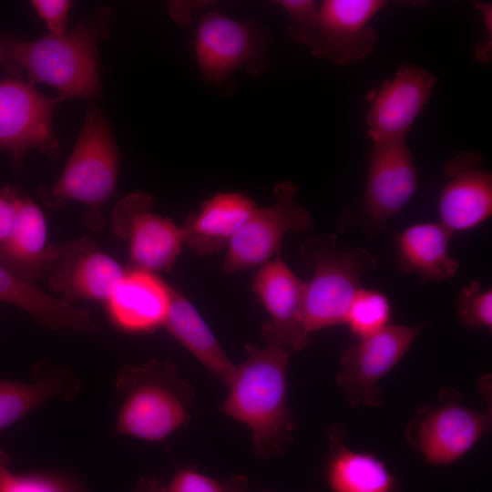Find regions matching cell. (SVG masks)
<instances>
[{
    "mask_svg": "<svg viewBox=\"0 0 492 492\" xmlns=\"http://www.w3.org/2000/svg\"><path fill=\"white\" fill-rule=\"evenodd\" d=\"M273 4L285 11L289 17L286 30L288 37L301 45L312 47L318 27V7L313 0H279Z\"/></svg>",
    "mask_w": 492,
    "mask_h": 492,
    "instance_id": "83f0119b",
    "label": "cell"
},
{
    "mask_svg": "<svg viewBox=\"0 0 492 492\" xmlns=\"http://www.w3.org/2000/svg\"><path fill=\"white\" fill-rule=\"evenodd\" d=\"M265 343L261 348L246 344L248 356L235 366L220 406L223 414L251 430L253 452L261 460L282 456L296 428L287 397L291 352Z\"/></svg>",
    "mask_w": 492,
    "mask_h": 492,
    "instance_id": "6da1fadb",
    "label": "cell"
},
{
    "mask_svg": "<svg viewBox=\"0 0 492 492\" xmlns=\"http://www.w3.org/2000/svg\"><path fill=\"white\" fill-rule=\"evenodd\" d=\"M37 15L45 22L49 35L59 36L67 32L69 10L73 3L68 0H33L30 2Z\"/></svg>",
    "mask_w": 492,
    "mask_h": 492,
    "instance_id": "f546056e",
    "label": "cell"
},
{
    "mask_svg": "<svg viewBox=\"0 0 492 492\" xmlns=\"http://www.w3.org/2000/svg\"><path fill=\"white\" fill-rule=\"evenodd\" d=\"M20 288L19 278L0 265V302H9L14 300Z\"/></svg>",
    "mask_w": 492,
    "mask_h": 492,
    "instance_id": "d6a6232c",
    "label": "cell"
},
{
    "mask_svg": "<svg viewBox=\"0 0 492 492\" xmlns=\"http://www.w3.org/2000/svg\"><path fill=\"white\" fill-rule=\"evenodd\" d=\"M271 42L268 28L256 21H238L217 10L205 11L194 37L201 77L220 85L238 69L252 76L262 74L270 67Z\"/></svg>",
    "mask_w": 492,
    "mask_h": 492,
    "instance_id": "8992f818",
    "label": "cell"
},
{
    "mask_svg": "<svg viewBox=\"0 0 492 492\" xmlns=\"http://www.w3.org/2000/svg\"><path fill=\"white\" fill-rule=\"evenodd\" d=\"M306 285L280 255L260 266L253 290L271 318L261 330L265 342L291 353L308 345L311 334L305 324Z\"/></svg>",
    "mask_w": 492,
    "mask_h": 492,
    "instance_id": "7c38bea8",
    "label": "cell"
},
{
    "mask_svg": "<svg viewBox=\"0 0 492 492\" xmlns=\"http://www.w3.org/2000/svg\"><path fill=\"white\" fill-rule=\"evenodd\" d=\"M215 377L228 385L235 370L220 343L192 303L172 289L164 325Z\"/></svg>",
    "mask_w": 492,
    "mask_h": 492,
    "instance_id": "cb8c5ba5",
    "label": "cell"
},
{
    "mask_svg": "<svg viewBox=\"0 0 492 492\" xmlns=\"http://www.w3.org/2000/svg\"><path fill=\"white\" fill-rule=\"evenodd\" d=\"M134 492H167V490L158 478L145 476L138 481Z\"/></svg>",
    "mask_w": 492,
    "mask_h": 492,
    "instance_id": "836d02e7",
    "label": "cell"
},
{
    "mask_svg": "<svg viewBox=\"0 0 492 492\" xmlns=\"http://www.w3.org/2000/svg\"><path fill=\"white\" fill-rule=\"evenodd\" d=\"M126 270L89 237L59 244L46 277L49 287L71 302L86 299L106 302Z\"/></svg>",
    "mask_w": 492,
    "mask_h": 492,
    "instance_id": "2e32d148",
    "label": "cell"
},
{
    "mask_svg": "<svg viewBox=\"0 0 492 492\" xmlns=\"http://www.w3.org/2000/svg\"><path fill=\"white\" fill-rule=\"evenodd\" d=\"M436 77L426 69L403 64L394 77L372 90L367 100V135L372 142L406 140L430 98Z\"/></svg>",
    "mask_w": 492,
    "mask_h": 492,
    "instance_id": "4fadbf2b",
    "label": "cell"
},
{
    "mask_svg": "<svg viewBox=\"0 0 492 492\" xmlns=\"http://www.w3.org/2000/svg\"><path fill=\"white\" fill-rule=\"evenodd\" d=\"M246 479L236 476L227 480H216L193 468L179 469L173 476L167 492H244Z\"/></svg>",
    "mask_w": 492,
    "mask_h": 492,
    "instance_id": "f1b7e54d",
    "label": "cell"
},
{
    "mask_svg": "<svg viewBox=\"0 0 492 492\" xmlns=\"http://www.w3.org/2000/svg\"><path fill=\"white\" fill-rule=\"evenodd\" d=\"M114 384L121 397L115 435L159 442L189 424L195 389L171 363L126 364Z\"/></svg>",
    "mask_w": 492,
    "mask_h": 492,
    "instance_id": "3957f363",
    "label": "cell"
},
{
    "mask_svg": "<svg viewBox=\"0 0 492 492\" xmlns=\"http://www.w3.org/2000/svg\"><path fill=\"white\" fill-rule=\"evenodd\" d=\"M256 207L254 200L243 193H216L205 200L200 210L190 214L180 226L184 244L198 256L227 248Z\"/></svg>",
    "mask_w": 492,
    "mask_h": 492,
    "instance_id": "44dd1931",
    "label": "cell"
},
{
    "mask_svg": "<svg viewBox=\"0 0 492 492\" xmlns=\"http://www.w3.org/2000/svg\"><path fill=\"white\" fill-rule=\"evenodd\" d=\"M387 5L384 0H324L318 7V27L310 48L313 56L346 66L363 60L374 48L373 17Z\"/></svg>",
    "mask_w": 492,
    "mask_h": 492,
    "instance_id": "5bb4252c",
    "label": "cell"
},
{
    "mask_svg": "<svg viewBox=\"0 0 492 492\" xmlns=\"http://www.w3.org/2000/svg\"><path fill=\"white\" fill-rule=\"evenodd\" d=\"M153 199L144 191L121 199L112 214L114 232L127 241L133 268L153 273L172 268L184 244L181 227L152 211Z\"/></svg>",
    "mask_w": 492,
    "mask_h": 492,
    "instance_id": "8fae6325",
    "label": "cell"
},
{
    "mask_svg": "<svg viewBox=\"0 0 492 492\" xmlns=\"http://www.w3.org/2000/svg\"><path fill=\"white\" fill-rule=\"evenodd\" d=\"M32 374L26 383L0 379V432L52 400L74 399L82 389L74 373L47 359L36 362Z\"/></svg>",
    "mask_w": 492,
    "mask_h": 492,
    "instance_id": "ffe728a7",
    "label": "cell"
},
{
    "mask_svg": "<svg viewBox=\"0 0 492 492\" xmlns=\"http://www.w3.org/2000/svg\"><path fill=\"white\" fill-rule=\"evenodd\" d=\"M16 188L4 186L0 189V243L10 235L17 218Z\"/></svg>",
    "mask_w": 492,
    "mask_h": 492,
    "instance_id": "4dcf8cb0",
    "label": "cell"
},
{
    "mask_svg": "<svg viewBox=\"0 0 492 492\" xmlns=\"http://www.w3.org/2000/svg\"><path fill=\"white\" fill-rule=\"evenodd\" d=\"M460 395L442 388L438 404L418 407L405 438L433 466H448L464 456L491 426V413L461 404Z\"/></svg>",
    "mask_w": 492,
    "mask_h": 492,
    "instance_id": "52a82bcc",
    "label": "cell"
},
{
    "mask_svg": "<svg viewBox=\"0 0 492 492\" xmlns=\"http://www.w3.org/2000/svg\"><path fill=\"white\" fill-rule=\"evenodd\" d=\"M10 36H0V63L5 67L9 57Z\"/></svg>",
    "mask_w": 492,
    "mask_h": 492,
    "instance_id": "e575fe53",
    "label": "cell"
},
{
    "mask_svg": "<svg viewBox=\"0 0 492 492\" xmlns=\"http://www.w3.org/2000/svg\"><path fill=\"white\" fill-rule=\"evenodd\" d=\"M477 152L461 151L445 166L447 181L438 197V222L452 234L482 224L492 215V176Z\"/></svg>",
    "mask_w": 492,
    "mask_h": 492,
    "instance_id": "e0dca14e",
    "label": "cell"
},
{
    "mask_svg": "<svg viewBox=\"0 0 492 492\" xmlns=\"http://www.w3.org/2000/svg\"><path fill=\"white\" fill-rule=\"evenodd\" d=\"M119 170V154L105 115L90 103L73 151L56 181L40 187L39 197L51 209L67 201L87 207L84 222L93 231L105 225L104 205L114 195Z\"/></svg>",
    "mask_w": 492,
    "mask_h": 492,
    "instance_id": "277c9868",
    "label": "cell"
},
{
    "mask_svg": "<svg viewBox=\"0 0 492 492\" xmlns=\"http://www.w3.org/2000/svg\"><path fill=\"white\" fill-rule=\"evenodd\" d=\"M427 324H389L344 349L336 384L354 407L383 404L379 381L400 362Z\"/></svg>",
    "mask_w": 492,
    "mask_h": 492,
    "instance_id": "9c48e42d",
    "label": "cell"
},
{
    "mask_svg": "<svg viewBox=\"0 0 492 492\" xmlns=\"http://www.w3.org/2000/svg\"><path fill=\"white\" fill-rule=\"evenodd\" d=\"M363 207L377 225L397 214L418 188L415 159L406 140L372 142Z\"/></svg>",
    "mask_w": 492,
    "mask_h": 492,
    "instance_id": "9a60e30c",
    "label": "cell"
},
{
    "mask_svg": "<svg viewBox=\"0 0 492 492\" xmlns=\"http://www.w3.org/2000/svg\"><path fill=\"white\" fill-rule=\"evenodd\" d=\"M10 460L0 450V492H77L68 481L43 474H17L10 470Z\"/></svg>",
    "mask_w": 492,
    "mask_h": 492,
    "instance_id": "484cf974",
    "label": "cell"
},
{
    "mask_svg": "<svg viewBox=\"0 0 492 492\" xmlns=\"http://www.w3.org/2000/svg\"><path fill=\"white\" fill-rule=\"evenodd\" d=\"M313 277L306 282L305 324L312 333L344 324L349 306L364 275L374 270V254L360 246H344L336 235L310 237L299 248Z\"/></svg>",
    "mask_w": 492,
    "mask_h": 492,
    "instance_id": "5b68a950",
    "label": "cell"
},
{
    "mask_svg": "<svg viewBox=\"0 0 492 492\" xmlns=\"http://www.w3.org/2000/svg\"><path fill=\"white\" fill-rule=\"evenodd\" d=\"M343 436L342 428L331 430L325 476L333 492H400L397 478L381 459L349 448Z\"/></svg>",
    "mask_w": 492,
    "mask_h": 492,
    "instance_id": "603a6c76",
    "label": "cell"
},
{
    "mask_svg": "<svg viewBox=\"0 0 492 492\" xmlns=\"http://www.w3.org/2000/svg\"><path fill=\"white\" fill-rule=\"evenodd\" d=\"M172 289L156 273L136 268L126 270L105 302L108 314L121 331L153 332L164 325Z\"/></svg>",
    "mask_w": 492,
    "mask_h": 492,
    "instance_id": "ac0fdd59",
    "label": "cell"
},
{
    "mask_svg": "<svg viewBox=\"0 0 492 492\" xmlns=\"http://www.w3.org/2000/svg\"><path fill=\"white\" fill-rule=\"evenodd\" d=\"M475 5L482 16L485 33L475 46L474 56L480 63H487L492 57V5L476 2Z\"/></svg>",
    "mask_w": 492,
    "mask_h": 492,
    "instance_id": "1f68e13d",
    "label": "cell"
},
{
    "mask_svg": "<svg viewBox=\"0 0 492 492\" xmlns=\"http://www.w3.org/2000/svg\"><path fill=\"white\" fill-rule=\"evenodd\" d=\"M451 236L438 221L407 227L395 239L397 268L431 282L453 277L459 269V262L448 250Z\"/></svg>",
    "mask_w": 492,
    "mask_h": 492,
    "instance_id": "7402d4cb",
    "label": "cell"
},
{
    "mask_svg": "<svg viewBox=\"0 0 492 492\" xmlns=\"http://www.w3.org/2000/svg\"><path fill=\"white\" fill-rule=\"evenodd\" d=\"M17 218L9 237L0 243V265L33 282L48 276L59 244L48 241L46 217L38 205L16 189Z\"/></svg>",
    "mask_w": 492,
    "mask_h": 492,
    "instance_id": "d6986e66",
    "label": "cell"
},
{
    "mask_svg": "<svg viewBox=\"0 0 492 492\" xmlns=\"http://www.w3.org/2000/svg\"><path fill=\"white\" fill-rule=\"evenodd\" d=\"M111 13L106 7L70 32L20 40L11 37L5 69L25 72L32 84L56 88L61 98H96L100 93L97 43L107 37Z\"/></svg>",
    "mask_w": 492,
    "mask_h": 492,
    "instance_id": "7a4b0ae2",
    "label": "cell"
},
{
    "mask_svg": "<svg viewBox=\"0 0 492 492\" xmlns=\"http://www.w3.org/2000/svg\"><path fill=\"white\" fill-rule=\"evenodd\" d=\"M391 314V303L385 294L377 290L360 288L349 306L344 324L354 335L362 339L389 325Z\"/></svg>",
    "mask_w": 492,
    "mask_h": 492,
    "instance_id": "d4e9b609",
    "label": "cell"
},
{
    "mask_svg": "<svg viewBox=\"0 0 492 492\" xmlns=\"http://www.w3.org/2000/svg\"><path fill=\"white\" fill-rule=\"evenodd\" d=\"M61 100L42 94L19 76L9 75L0 81V149L14 164L19 165L31 149L56 154L52 117Z\"/></svg>",
    "mask_w": 492,
    "mask_h": 492,
    "instance_id": "30bf717a",
    "label": "cell"
},
{
    "mask_svg": "<svg viewBox=\"0 0 492 492\" xmlns=\"http://www.w3.org/2000/svg\"><path fill=\"white\" fill-rule=\"evenodd\" d=\"M297 191V186L292 181L275 185L274 202L256 207L230 241L221 265L224 273L265 264L280 255L287 232L304 231L313 227L312 215L298 202Z\"/></svg>",
    "mask_w": 492,
    "mask_h": 492,
    "instance_id": "ba28073f",
    "label": "cell"
},
{
    "mask_svg": "<svg viewBox=\"0 0 492 492\" xmlns=\"http://www.w3.org/2000/svg\"><path fill=\"white\" fill-rule=\"evenodd\" d=\"M457 313L462 324L469 329L492 330V290L474 281L464 287L457 298Z\"/></svg>",
    "mask_w": 492,
    "mask_h": 492,
    "instance_id": "4316f807",
    "label": "cell"
}]
</instances>
